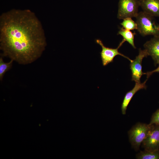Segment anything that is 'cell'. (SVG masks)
<instances>
[{"label":"cell","instance_id":"1","mask_svg":"<svg viewBox=\"0 0 159 159\" xmlns=\"http://www.w3.org/2000/svg\"><path fill=\"white\" fill-rule=\"evenodd\" d=\"M46 45L42 25L34 12L13 9L0 15L2 56L20 64H28L41 56Z\"/></svg>","mask_w":159,"mask_h":159},{"label":"cell","instance_id":"11","mask_svg":"<svg viewBox=\"0 0 159 159\" xmlns=\"http://www.w3.org/2000/svg\"><path fill=\"white\" fill-rule=\"evenodd\" d=\"M117 34L122 37L123 39L127 42L134 48L136 47L134 44V37L135 33L132 32L130 30L126 29L123 28H120Z\"/></svg>","mask_w":159,"mask_h":159},{"label":"cell","instance_id":"9","mask_svg":"<svg viewBox=\"0 0 159 159\" xmlns=\"http://www.w3.org/2000/svg\"><path fill=\"white\" fill-rule=\"evenodd\" d=\"M147 79L143 82H135V86L131 90L129 91L125 94L122 101L121 110L122 113L123 115L126 114V111L127 106L134 95L139 90L143 89H146L147 86L146 82Z\"/></svg>","mask_w":159,"mask_h":159},{"label":"cell","instance_id":"3","mask_svg":"<svg viewBox=\"0 0 159 159\" xmlns=\"http://www.w3.org/2000/svg\"><path fill=\"white\" fill-rule=\"evenodd\" d=\"M154 125L138 122L128 132L129 142L132 147L138 151L142 143L150 132Z\"/></svg>","mask_w":159,"mask_h":159},{"label":"cell","instance_id":"14","mask_svg":"<svg viewBox=\"0 0 159 159\" xmlns=\"http://www.w3.org/2000/svg\"><path fill=\"white\" fill-rule=\"evenodd\" d=\"M122 28L128 30H133L137 29V25L132 18H127L123 19L120 23Z\"/></svg>","mask_w":159,"mask_h":159},{"label":"cell","instance_id":"15","mask_svg":"<svg viewBox=\"0 0 159 159\" xmlns=\"http://www.w3.org/2000/svg\"><path fill=\"white\" fill-rule=\"evenodd\" d=\"M149 124L159 125V109L153 114Z\"/></svg>","mask_w":159,"mask_h":159},{"label":"cell","instance_id":"7","mask_svg":"<svg viewBox=\"0 0 159 159\" xmlns=\"http://www.w3.org/2000/svg\"><path fill=\"white\" fill-rule=\"evenodd\" d=\"M153 125L150 132L142 144L144 150L153 151L159 150V125Z\"/></svg>","mask_w":159,"mask_h":159},{"label":"cell","instance_id":"5","mask_svg":"<svg viewBox=\"0 0 159 159\" xmlns=\"http://www.w3.org/2000/svg\"><path fill=\"white\" fill-rule=\"evenodd\" d=\"M125 41L123 39L117 48H112L105 46L101 40L97 39L96 40V42L102 47V49L100 54L102 64L103 66H106L110 63L113 62L114 58L117 55H120L127 59L130 62L132 60L118 51L119 48Z\"/></svg>","mask_w":159,"mask_h":159},{"label":"cell","instance_id":"6","mask_svg":"<svg viewBox=\"0 0 159 159\" xmlns=\"http://www.w3.org/2000/svg\"><path fill=\"white\" fill-rule=\"evenodd\" d=\"M148 54L145 49H139V54L135 59L131 61L130 64V69L131 71L132 80L135 82H140V78L142 75L145 74L142 70V62L144 58L147 57Z\"/></svg>","mask_w":159,"mask_h":159},{"label":"cell","instance_id":"4","mask_svg":"<svg viewBox=\"0 0 159 159\" xmlns=\"http://www.w3.org/2000/svg\"><path fill=\"white\" fill-rule=\"evenodd\" d=\"M139 6V0H119L117 18L123 20L135 17L138 13Z\"/></svg>","mask_w":159,"mask_h":159},{"label":"cell","instance_id":"13","mask_svg":"<svg viewBox=\"0 0 159 159\" xmlns=\"http://www.w3.org/2000/svg\"><path fill=\"white\" fill-rule=\"evenodd\" d=\"M14 61L12 59L8 62H5L1 57L0 58V80H2L3 77L6 72L11 67Z\"/></svg>","mask_w":159,"mask_h":159},{"label":"cell","instance_id":"8","mask_svg":"<svg viewBox=\"0 0 159 159\" xmlns=\"http://www.w3.org/2000/svg\"><path fill=\"white\" fill-rule=\"evenodd\" d=\"M148 56L153 59L155 66L159 63V36H154L144 44Z\"/></svg>","mask_w":159,"mask_h":159},{"label":"cell","instance_id":"2","mask_svg":"<svg viewBox=\"0 0 159 159\" xmlns=\"http://www.w3.org/2000/svg\"><path fill=\"white\" fill-rule=\"evenodd\" d=\"M135 18L137 30L141 35L159 36V24L155 22L153 16L142 11L138 13Z\"/></svg>","mask_w":159,"mask_h":159},{"label":"cell","instance_id":"10","mask_svg":"<svg viewBox=\"0 0 159 159\" xmlns=\"http://www.w3.org/2000/svg\"><path fill=\"white\" fill-rule=\"evenodd\" d=\"M143 11L153 17H159V0H139Z\"/></svg>","mask_w":159,"mask_h":159},{"label":"cell","instance_id":"16","mask_svg":"<svg viewBox=\"0 0 159 159\" xmlns=\"http://www.w3.org/2000/svg\"><path fill=\"white\" fill-rule=\"evenodd\" d=\"M158 64H159L158 67L156 69L153 71L148 72L145 73V74L147 75V79H148L153 73L155 72H159V63Z\"/></svg>","mask_w":159,"mask_h":159},{"label":"cell","instance_id":"12","mask_svg":"<svg viewBox=\"0 0 159 159\" xmlns=\"http://www.w3.org/2000/svg\"><path fill=\"white\" fill-rule=\"evenodd\" d=\"M137 159H159V150L150 151L144 150L140 151L136 155Z\"/></svg>","mask_w":159,"mask_h":159}]
</instances>
